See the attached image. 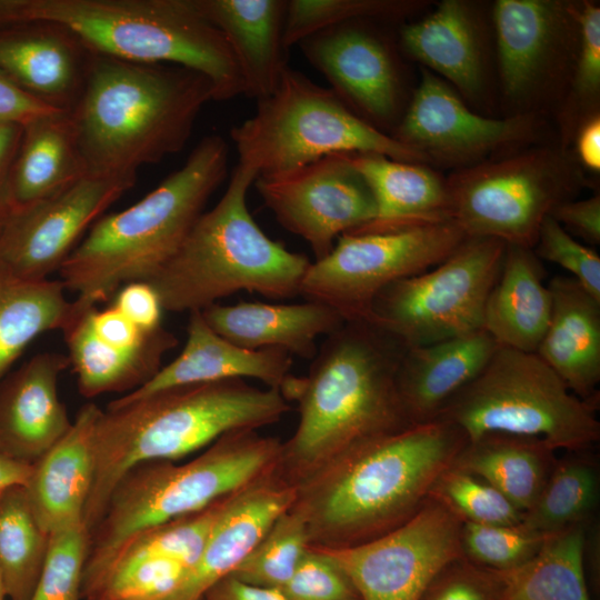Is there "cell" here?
<instances>
[{
	"label": "cell",
	"mask_w": 600,
	"mask_h": 600,
	"mask_svg": "<svg viewBox=\"0 0 600 600\" xmlns=\"http://www.w3.org/2000/svg\"><path fill=\"white\" fill-rule=\"evenodd\" d=\"M407 348L372 322L344 321L317 350L308 374L287 379L280 391L299 412L277 469L287 482L297 488L352 447L412 426L397 388Z\"/></svg>",
	"instance_id": "6da1fadb"
},
{
	"label": "cell",
	"mask_w": 600,
	"mask_h": 600,
	"mask_svg": "<svg viewBox=\"0 0 600 600\" xmlns=\"http://www.w3.org/2000/svg\"><path fill=\"white\" fill-rule=\"evenodd\" d=\"M92 53L67 30L50 23L0 29V71L41 102L70 111Z\"/></svg>",
	"instance_id": "603a6c76"
},
{
	"label": "cell",
	"mask_w": 600,
	"mask_h": 600,
	"mask_svg": "<svg viewBox=\"0 0 600 600\" xmlns=\"http://www.w3.org/2000/svg\"><path fill=\"white\" fill-rule=\"evenodd\" d=\"M64 110L33 98L0 71V124L24 126L38 118Z\"/></svg>",
	"instance_id": "816d5d0a"
},
{
	"label": "cell",
	"mask_w": 600,
	"mask_h": 600,
	"mask_svg": "<svg viewBox=\"0 0 600 600\" xmlns=\"http://www.w3.org/2000/svg\"><path fill=\"white\" fill-rule=\"evenodd\" d=\"M289 410L279 389L257 388L243 379L174 386L111 401L94 428L96 472L83 524L90 531L99 522L113 487L132 467L178 461L227 432L273 424Z\"/></svg>",
	"instance_id": "277c9868"
},
{
	"label": "cell",
	"mask_w": 600,
	"mask_h": 600,
	"mask_svg": "<svg viewBox=\"0 0 600 600\" xmlns=\"http://www.w3.org/2000/svg\"><path fill=\"white\" fill-rule=\"evenodd\" d=\"M0 600H6V592L3 588L1 572H0Z\"/></svg>",
	"instance_id": "6f0895ef"
},
{
	"label": "cell",
	"mask_w": 600,
	"mask_h": 600,
	"mask_svg": "<svg viewBox=\"0 0 600 600\" xmlns=\"http://www.w3.org/2000/svg\"><path fill=\"white\" fill-rule=\"evenodd\" d=\"M200 312L214 332L239 347L276 348L304 359L316 356L317 337L328 336L344 323L333 309L307 300L291 304L217 302Z\"/></svg>",
	"instance_id": "f1b7e54d"
},
{
	"label": "cell",
	"mask_w": 600,
	"mask_h": 600,
	"mask_svg": "<svg viewBox=\"0 0 600 600\" xmlns=\"http://www.w3.org/2000/svg\"><path fill=\"white\" fill-rule=\"evenodd\" d=\"M67 354L37 353L0 381V453L33 464L71 427L58 383Z\"/></svg>",
	"instance_id": "44dd1931"
},
{
	"label": "cell",
	"mask_w": 600,
	"mask_h": 600,
	"mask_svg": "<svg viewBox=\"0 0 600 600\" xmlns=\"http://www.w3.org/2000/svg\"><path fill=\"white\" fill-rule=\"evenodd\" d=\"M493 20L504 93L524 99L553 71L568 31L576 24L571 3L499 0Z\"/></svg>",
	"instance_id": "7402d4cb"
},
{
	"label": "cell",
	"mask_w": 600,
	"mask_h": 600,
	"mask_svg": "<svg viewBox=\"0 0 600 600\" xmlns=\"http://www.w3.org/2000/svg\"><path fill=\"white\" fill-rule=\"evenodd\" d=\"M414 2L403 0H291L288 1L283 42L288 49L307 37L346 22L392 19L408 14Z\"/></svg>",
	"instance_id": "60d3db41"
},
{
	"label": "cell",
	"mask_w": 600,
	"mask_h": 600,
	"mask_svg": "<svg viewBox=\"0 0 600 600\" xmlns=\"http://www.w3.org/2000/svg\"><path fill=\"white\" fill-rule=\"evenodd\" d=\"M102 409L81 407L70 429L32 464L24 490L41 528L49 534L83 523L92 489L93 434Z\"/></svg>",
	"instance_id": "cb8c5ba5"
},
{
	"label": "cell",
	"mask_w": 600,
	"mask_h": 600,
	"mask_svg": "<svg viewBox=\"0 0 600 600\" xmlns=\"http://www.w3.org/2000/svg\"><path fill=\"white\" fill-rule=\"evenodd\" d=\"M281 446L258 430H234L189 461L152 460L132 467L116 483L102 517L89 531L82 584L144 530L200 511L276 471Z\"/></svg>",
	"instance_id": "ba28073f"
},
{
	"label": "cell",
	"mask_w": 600,
	"mask_h": 600,
	"mask_svg": "<svg viewBox=\"0 0 600 600\" xmlns=\"http://www.w3.org/2000/svg\"><path fill=\"white\" fill-rule=\"evenodd\" d=\"M504 250L498 239L468 237L440 263L386 287L373 301L371 322L407 347L483 329Z\"/></svg>",
	"instance_id": "4fadbf2b"
},
{
	"label": "cell",
	"mask_w": 600,
	"mask_h": 600,
	"mask_svg": "<svg viewBox=\"0 0 600 600\" xmlns=\"http://www.w3.org/2000/svg\"><path fill=\"white\" fill-rule=\"evenodd\" d=\"M498 347L484 329L408 347L397 372V388L410 422L434 420L450 399L483 370Z\"/></svg>",
	"instance_id": "d4e9b609"
},
{
	"label": "cell",
	"mask_w": 600,
	"mask_h": 600,
	"mask_svg": "<svg viewBox=\"0 0 600 600\" xmlns=\"http://www.w3.org/2000/svg\"><path fill=\"white\" fill-rule=\"evenodd\" d=\"M217 27L238 62L244 96L257 101L277 88L288 66L283 42L286 0H193Z\"/></svg>",
	"instance_id": "83f0119b"
},
{
	"label": "cell",
	"mask_w": 600,
	"mask_h": 600,
	"mask_svg": "<svg viewBox=\"0 0 600 600\" xmlns=\"http://www.w3.org/2000/svg\"><path fill=\"white\" fill-rule=\"evenodd\" d=\"M309 546L304 520L290 507L276 518L231 574L253 586L280 590Z\"/></svg>",
	"instance_id": "ab89813d"
},
{
	"label": "cell",
	"mask_w": 600,
	"mask_h": 600,
	"mask_svg": "<svg viewBox=\"0 0 600 600\" xmlns=\"http://www.w3.org/2000/svg\"><path fill=\"white\" fill-rule=\"evenodd\" d=\"M254 170L237 164L217 204L198 218L177 253L149 282L163 310L201 311L239 291L299 296L309 259L271 240L248 206Z\"/></svg>",
	"instance_id": "52a82bcc"
},
{
	"label": "cell",
	"mask_w": 600,
	"mask_h": 600,
	"mask_svg": "<svg viewBox=\"0 0 600 600\" xmlns=\"http://www.w3.org/2000/svg\"><path fill=\"white\" fill-rule=\"evenodd\" d=\"M88 552L89 531L83 523L51 533L31 600H81Z\"/></svg>",
	"instance_id": "ee69618b"
},
{
	"label": "cell",
	"mask_w": 600,
	"mask_h": 600,
	"mask_svg": "<svg viewBox=\"0 0 600 600\" xmlns=\"http://www.w3.org/2000/svg\"><path fill=\"white\" fill-rule=\"evenodd\" d=\"M136 180L86 176L48 199L13 210L0 228V270L22 280L49 279Z\"/></svg>",
	"instance_id": "2e32d148"
},
{
	"label": "cell",
	"mask_w": 600,
	"mask_h": 600,
	"mask_svg": "<svg viewBox=\"0 0 600 600\" xmlns=\"http://www.w3.org/2000/svg\"><path fill=\"white\" fill-rule=\"evenodd\" d=\"M32 23L67 30L93 54L200 72L216 101L244 94L230 46L193 0H0V29Z\"/></svg>",
	"instance_id": "8992f818"
},
{
	"label": "cell",
	"mask_w": 600,
	"mask_h": 600,
	"mask_svg": "<svg viewBox=\"0 0 600 600\" xmlns=\"http://www.w3.org/2000/svg\"><path fill=\"white\" fill-rule=\"evenodd\" d=\"M406 51L468 96L483 84L478 26L468 4L444 0L422 20L402 29Z\"/></svg>",
	"instance_id": "836d02e7"
},
{
	"label": "cell",
	"mask_w": 600,
	"mask_h": 600,
	"mask_svg": "<svg viewBox=\"0 0 600 600\" xmlns=\"http://www.w3.org/2000/svg\"><path fill=\"white\" fill-rule=\"evenodd\" d=\"M296 494L297 488L278 470L234 493L199 558L179 583L157 600H201L248 556L276 518L292 506Z\"/></svg>",
	"instance_id": "ffe728a7"
},
{
	"label": "cell",
	"mask_w": 600,
	"mask_h": 600,
	"mask_svg": "<svg viewBox=\"0 0 600 600\" xmlns=\"http://www.w3.org/2000/svg\"><path fill=\"white\" fill-rule=\"evenodd\" d=\"M22 136V126L0 124V228L13 212L10 171Z\"/></svg>",
	"instance_id": "f5cc1de1"
},
{
	"label": "cell",
	"mask_w": 600,
	"mask_h": 600,
	"mask_svg": "<svg viewBox=\"0 0 600 600\" xmlns=\"http://www.w3.org/2000/svg\"><path fill=\"white\" fill-rule=\"evenodd\" d=\"M467 238L452 219L343 233L310 263L299 296L333 309L343 321L371 322L373 301L386 287L440 263Z\"/></svg>",
	"instance_id": "7c38bea8"
},
{
	"label": "cell",
	"mask_w": 600,
	"mask_h": 600,
	"mask_svg": "<svg viewBox=\"0 0 600 600\" xmlns=\"http://www.w3.org/2000/svg\"><path fill=\"white\" fill-rule=\"evenodd\" d=\"M228 177V146L202 138L183 166L131 207L100 217L61 266L60 281L83 307L149 281L177 253L212 193Z\"/></svg>",
	"instance_id": "5b68a950"
},
{
	"label": "cell",
	"mask_w": 600,
	"mask_h": 600,
	"mask_svg": "<svg viewBox=\"0 0 600 600\" xmlns=\"http://www.w3.org/2000/svg\"><path fill=\"white\" fill-rule=\"evenodd\" d=\"M462 526L452 509L430 494L411 518L389 532L352 547L322 550L346 571L360 600H420L446 567L464 558Z\"/></svg>",
	"instance_id": "5bb4252c"
},
{
	"label": "cell",
	"mask_w": 600,
	"mask_h": 600,
	"mask_svg": "<svg viewBox=\"0 0 600 600\" xmlns=\"http://www.w3.org/2000/svg\"><path fill=\"white\" fill-rule=\"evenodd\" d=\"M540 130L541 122L533 113L504 119L473 113L444 81L423 70L392 137L421 153L428 162L469 167L487 154L532 142Z\"/></svg>",
	"instance_id": "e0dca14e"
},
{
	"label": "cell",
	"mask_w": 600,
	"mask_h": 600,
	"mask_svg": "<svg viewBox=\"0 0 600 600\" xmlns=\"http://www.w3.org/2000/svg\"><path fill=\"white\" fill-rule=\"evenodd\" d=\"M550 216L570 234L586 242L600 243V196L593 194L582 200H569L557 206Z\"/></svg>",
	"instance_id": "f907efd6"
},
{
	"label": "cell",
	"mask_w": 600,
	"mask_h": 600,
	"mask_svg": "<svg viewBox=\"0 0 600 600\" xmlns=\"http://www.w3.org/2000/svg\"><path fill=\"white\" fill-rule=\"evenodd\" d=\"M577 152L579 162L591 171L600 170V118L593 114L586 119L577 138Z\"/></svg>",
	"instance_id": "11a10c76"
},
{
	"label": "cell",
	"mask_w": 600,
	"mask_h": 600,
	"mask_svg": "<svg viewBox=\"0 0 600 600\" xmlns=\"http://www.w3.org/2000/svg\"><path fill=\"white\" fill-rule=\"evenodd\" d=\"M201 600H288L281 590L247 583L231 573L214 582Z\"/></svg>",
	"instance_id": "db71d44e"
},
{
	"label": "cell",
	"mask_w": 600,
	"mask_h": 600,
	"mask_svg": "<svg viewBox=\"0 0 600 600\" xmlns=\"http://www.w3.org/2000/svg\"><path fill=\"white\" fill-rule=\"evenodd\" d=\"M542 261L558 264L576 279L594 299L600 301V257L580 243L551 216L544 218L533 247Z\"/></svg>",
	"instance_id": "bcb514c9"
},
{
	"label": "cell",
	"mask_w": 600,
	"mask_h": 600,
	"mask_svg": "<svg viewBox=\"0 0 600 600\" xmlns=\"http://www.w3.org/2000/svg\"><path fill=\"white\" fill-rule=\"evenodd\" d=\"M86 176L69 111L22 127L9 180L14 210L48 199Z\"/></svg>",
	"instance_id": "1f68e13d"
},
{
	"label": "cell",
	"mask_w": 600,
	"mask_h": 600,
	"mask_svg": "<svg viewBox=\"0 0 600 600\" xmlns=\"http://www.w3.org/2000/svg\"><path fill=\"white\" fill-rule=\"evenodd\" d=\"M253 183L277 221L301 237L316 260L326 257L341 234L370 223L377 214L372 192L348 153L257 177Z\"/></svg>",
	"instance_id": "9a60e30c"
},
{
	"label": "cell",
	"mask_w": 600,
	"mask_h": 600,
	"mask_svg": "<svg viewBox=\"0 0 600 600\" xmlns=\"http://www.w3.org/2000/svg\"><path fill=\"white\" fill-rule=\"evenodd\" d=\"M32 464L24 463L0 453V496L16 487H26Z\"/></svg>",
	"instance_id": "9f6ffc18"
},
{
	"label": "cell",
	"mask_w": 600,
	"mask_h": 600,
	"mask_svg": "<svg viewBox=\"0 0 600 600\" xmlns=\"http://www.w3.org/2000/svg\"><path fill=\"white\" fill-rule=\"evenodd\" d=\"M212 82L194 70L91 56L81 93L69 111L91 177L137 176L187 144Z\"/></svg>",
	"instance_id": "3957f363"
},
{
	"label": "cell",
	"mask_w": 600,
	"mask_h": 600,
	"mask_svg": "<svg viewBox=\"0 0 600 600\" xmlns=\"http://www.w3.org/2000/svg\"><path fill=\"white\" fill-rule=\"evenodd\" d=\"M111 304L144 330L162 327V304L157 291L147 281L129 282L117 290Z\"/></svg>",
	"instance_id": "681fc988"
},
{
	"label": "cell",
	"mask_w": 600,
	"mask_h": 600,
	"mask_svg": "<svg viewBox=\"0 0 600 600\" xmlns=\"http://www.w3.org/2000/svg\"><path fill=\"white\" fill-rule=\"evenodd\" d=\"M548 288L550 319L536 353L572 393L599 403L600 301L570 276L553 277Z\"/></svg>",
	"instance_id": "4316f807"
},
{
	"label": "cell",
	"mask_w": 600,
	"mask_h": 600,
	"mask_svg": "<svg viewBox=\"0 0 600 600\" xmlns=\"http://www.w3.org/2000/svg\"><path fill=\"white\" fill-rule=\"evenodd\" d=\"M468 442L434 419L363 441L297 487L292 508L309 543L341 549L370 541L411 518Z\"/></svg>",
	"instance_id": "7a4b0ae2"
},
{
	"label": "cell",
	"mask_w": 600,
	"mask_h": 600,
	"mask_svg": "<svg viewBox=\"0 0 600 600\" xmlns=\"http://www.w3.org/2000/svg\"><path fill=\"white\" fill-rule=\"evenodd\" d=\"M359 21L320 30L298 46L354 113L370 124L387 123L399 104L397 68L384 41Z\"/></svg>",
	"instance_id": "d6986e66"
},
{
	"label": "cell",
	"mask_w": 600,
	"mask_h": 600,
	"mask_svg": "<svg viewBox=\"0 0 600 600\" xmlns=\"http://www.w3.org/2000/svg\"><path fill=\"white\" fill-rule=\"evenodd\" d=\"M280 590L288 600H360L351 579L338 562L322 549L311 546Z\"/></svg>",
	"instance_id": "f6af8a7d"
},
{
	"label": "cell",
	"mask_w": 600,
	"mask_h": 600,
	"mask_svg": "<svg viewBox=\"0 0 600 600\" xmlns=\"http://www.w3.org/2000/svg\"><path fill=\"white\" fill-rule=\"evenodd\" d=\"M291 367L292 356L287 351L239 347L214 332L197 310L189 312L187 341L180 354L123 397L138 398L174 386L246 378L280 390L291 376Z\"/></svg>",
	"instance_id": "484cf974"
},
{
	"label": "cell",
	"mask_w": 600,
	"mask_h": 600,
	"mask_svg": "<svg viewBox=\"0 0 600 600\" xmlns=\"http://www.w3.org/2000/svg\"><path fill=\"white\" fill-rule=\"evenodd\" d=\"M420 600H490L486 570L459 559L431 581Z\"/></svg>",
	"instance_id": "c3c4849f"
},
{
	"label": "cell",
	"mask_w": 600,
	"mask_h": 600,
	"mask_svg": "<svg viewBox=\"0 0 600 600\" xmlns=\"http://www.w3.org/2000/svg\"><path fill=\"white\" fill-rule=\"evenodd\" d=\"M532 249L506 244L483 312V329L499 346L536 352L549 323L551 294Z\"/></svg>",
	"instance_id": "f546056e"
},
{
	"label": "cell",
	"mask_w": 600,
	"mask_h": 600,
	"mask_svg": "<svg viewBox=\"0 0 600 600\" xmlns=\"http://www.w3.org/2000/svg\"><path fill=\"white\" fill-rule=\"evenodd\" d=\"M586 550L587 524L548 534L522 564L507 570L484 568L490 600H590Z\"/></svg>",
	"instance_id": "d6a6232c"
},
{
	"label": "cell",
	"mask_w": 600,
	"mask_h": 600,
	"mask_svg": "<svg viewBox=\"0 0 600 600\" xmlns=\"http://www.w3.org/2000/svg\"><path fill=\"white\" fill-rule=\"evenodd\" d=\"M446 181L450 217L467 237L529 249L544 218L586 186L571 154L544 146L464 167Z\"/></svg>",
	"instance_id": "8fae6325"
},
{
	"label": "cell",
	"mask_w": 600,
	"mask_h": 600,
	"mask_svg": "<svg viewBox=\"0 0 600 600\" xmlns=\"http://www.w3.org/2000/svg\"><path fill=\"white\" fill-rule=\"evenodd\" d=\"M598 403L580 399L536 353L499 346L436 419L473 441L488 433L536 437L552 449L589 451L600 439Z\"/></svg>",
	"instance_id": "30bf717a"
},
{
	"label": "cell",
	"mask_w": 600,
	"mask_h": 600,
	"mask_svg": "<svg viewBox=\"0 0 600 600\" xmlns=\"http://www.w3.org/2000/svg\"><path fill=\"white\" fill-rule=\"evenodd\" d=\"M239 164L258 177L281 174L337 153H377L427 163L418 151L354 113L330 88L287 66L276 90L230 131Z\"/></svg>",
	"instance_id": "9c48e42d"
},
{
	"label": "cell",
	"mask_w": 600,
	"mask_h": 600,
	"mask_svg": "<svg viewBox=\"0 0 600 600\" xmlns=\"http://www.w3.org/2000/svg\"><path fill=\"white\" fill-rule=\"evenodd\" d=\"M582 453L557 460L537 501L522 514V524L547 536L588 523L599 498V476Z\"/></svg>",
	"instance_id": "74e56055"
},
{
	"label": "cell",
	"mask_w": 600,
	"mask_h": 600,
	"mask_svg": "<svg viewBox=\"0 0 600 600\" xmlns=\"http://www.w3.org/2000/svg\"><path fill=\"white\" fill-rule=\"evenodd\" d=\"M556 462V450L542 439L488 433L468 441L453 466L490 483L524 513L537 501Z\"/></svg>",
	"instance_id": "e575fe53"
},
{
	"label": "cell",
	"mask_w": 600,
	"mask_h": 600,
	"mask_svg": "<svg viewBox=\"0 0 600 600\" xmlns=\"http://www.w3.org/2000/svg\"><path fill=\"white\" fill-rule=\"evenodd\" d=\"M578 24L579 51L568 109L588 110L598 101L600 92V7L590 1L571 3ZM573 112L571 114H573ZM570 114V116H571Z\"/></svg>",
	"instance_id": "7dc6e473"
},
{
	"label": "cell",
	"mask_w": 600,
	"mask_h": 600,
	"mask_svg": "<svg viewBox=\"0 0 600 600\" xmlns=\"http://www.w3.org/2000/svg\"><path fill=\"white\" fill-rule=\"evenodd\" d=\"M233 494L200 511L167 521L139 533L127 542L93 579L82 584L81 592L90 588L113 567L138 560L168 559L190 568L199 558Z\"/></svg>",
	"instance_id": "f35d334b"
},
{
	"label": "cell",
	"mask_w": 600,
	"mask_h": 600,
	"mask_svg": "<svg viewBox=\"0 0 600 600\" xmlns=\"http://www.w3.org/2000/svg\"><path fill=\"white\" fill-rule=\"evenodd\" d=\"M23 487L0 496V572L6 599L31 600L49 547Z\"/></svg>",
	"instance_id": "8d00e7d4"
},
{
	"label": "cell",
	"mask_w": 600,
	"mask_h": 600,
	"mask_svg": "<svg viewBox=\"0 0 600 600\" xmlns=\"http://www.w3.org/2000/svg\"><path fill=\"white\" fill-rule=\"evenodd\" d=\"M547 536L527 528L521 522L497 526L463 521V557L479 567L511 569L533 557Z\"/></svg>",
	"instance_id": "7bdbcfd3"
},
{
	"label": "cell",
	"mask_w": 600,
	"mask_h": 600,
	"mask_svg": "<svg viewBox=\"0 0 600 600\" xmlns=\"http://www.w3.org/2000/svg\"><path fill=\"white\" fill-rule=\"evenodd\" d=\"M431 494L443 501L463 521L479 524H517L519 511L487 481L452 466L436 483Z\"/></svg>",
	"instance_id": "b9f144b4"
},
{
	"label": "cell",
	"mask_w": 600,
	"mask_h": 600,
	"mask_svg": "<svg viewBox=\"0 0 600 600\" xmlns=\"http://www.w3.org/2000/svg\"><path fill=\"white\" fill-rule=\"evenodd\" d=\"M369 186L376 218L352 231H381L451 219L447 181L420 163L377 153H348Z\"/></svg>",
	"instance_id": "4dcf8cb0"
},
{
	"label": "cell",
	"mask_w": 600,
	"mask_h": 600,
	"mask_svg": "<svg viewBox=\"0 0 600 600\" xmlns=\"http://www.w3.org/2000/svg\"><path fill=\"white\" fill-rule=\"evenodd\" d=\"M72 310L60 280L29 281L0 270V381L37 337L62 330Z\"/></svg>",
	"instance_id": "d590c367"
},
{
	"label": "cell",
	"mask_w": 600,
	"mask_h": 600,
	"mask_svg": "<svg viewBox=\"0 0 600 600\" xmlns=\"http://www.w3.org/2000/svg\"><path fill=\"white\" fill-rule=\"evenodd\" d=\"M61 331L84 398L138 389L157 374L164 354L178 344L163 326L144 330L111 303L101 309L73 300L71 318Z\"/></svg>",
	"instance_id": "ac0fdd59"
}]
</instances>
